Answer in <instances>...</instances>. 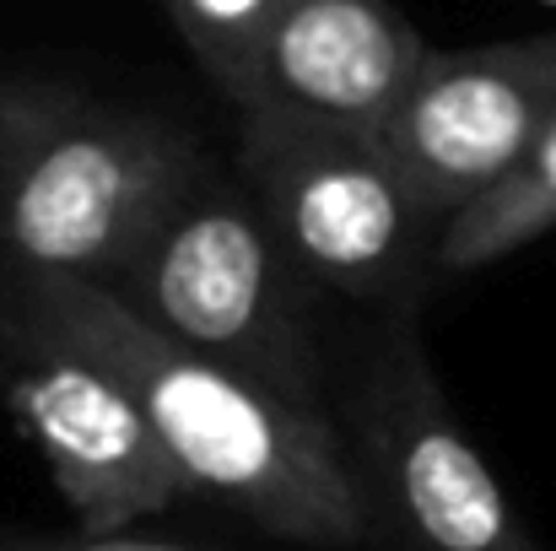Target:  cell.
Returning <instances> with one entry per match:
<instances>
[{
	"instance_id": "30bf717a",
	"label": "cell",
	"mask_w": 556,
	"mask_h": 551,
	"mask_svg": "<svg viewBox=\"0 0 556 551\" xmlns=\"http://www.w3.org/2000/svg\"><path fill=\"white\" fill-rule=\"evenodd\" d=\"M174 33L185 38L205 82L238 109H249L265 43L276 33V16L287 0H157Z\"/></svg>"
},
{
	"instance_id": "8992f818",
	"label": "cell",
	"mask_w": 556,
	"mask_h": 551,
	"mask_svg": "<svg viewBox=\"0 0 556 551\" xmlns=\"http://www.w3.org/2000/svg\"><path fill=\"white\" fill-rule=\"evenodd\" d=\"M0 405L38 449L76 536H130L194 498L136 389L87 347L5 314Z\"/></svg>"
},
{
	"instance_id": "9c48e42d",
	"label": "cell",
	"mask_w": 556,
	"mask_h": 551,
	"mask_svg": "<svg viewBox=\"0 0 556 551\" xmlns=\"http://www.w3.org/2000/svg\"><path fill=\"white\" fill-rule=\"evenodd\" d=\"M546 233H556V120L541 130V141L525 152V163L508 179L443 227L438 271L443 276L486 271V265L530 249Z\"/></svg>"
},
{
	"instance_id": "7a4b0ae2",
	"label": "cell",
	"mask_w": 556,
	"mask_h": 551,
	"mask_svg": "<svg viewBox=\"0 0 556 551\" xmlns=\"http://www.w3.org/2000/svg\"><path fill=\"white\" fill-rule=\"evenodd\" d=\"M205 152L179 125L65 82H0V260L114 287Z\"/></svg>"
},
{
	"instance_id": "6da1fadb",
	"label": "cell",
	"mask_w": 556,
	"mask_h": 551,
	"mask_svg": "<svg viewBox=\"0 0 556 551\" xmlns=\"http://www.w3.org/2000/svg\"><path fill=\"white\" fill-rule=\"evenodd\" d=\"M0 309L54 330L114 367L147 405L185 481L260 530L314 551H357L363 509L336 416H314L265 384L152 330L119 292L65 276H11Z\"/></svg>"
},
{
	"instance_id": "277c9868",
	"label": "cell",
	"mask_w": 556,
	"mask_h": 551,
	"mask_svg": "<svg viewBox=\"0 0 556 551\" xmlns=\"http://www.w3.org/2000/svg\"><path fill=\"white\" fill-rule=\"evenodd\" d=\"M330 416L368 551H546L448 405L416 309L372 314L346 336Z\"/></svg>"
},
{
	"instance_id": "3957f363",
	"label": "cell",
	"mask_w": 556,
	"mask_h": 551,
	"mask_svg": "<svg viewBox=\"0 0 556 551\" xmlns=\"http://www.w3.org/2000/svg\"><path fill=\"white\" fill-rule=\"evenodd\" d=\"M109 292L200 358L265 384L298 411L330 416L325 287L292 260L238 168L227 174L205 158Z\"/></svg>"
},
{
	"instance_id": "8fae6325",
	"label": "cell",
	"mask_w": 556,
	"mask_h": 551,
	"mask_svg": "<svg viewBox=\"0 0 556 551\" xmlns=\"http://www.w3.org/2000/svg\"><path fill=\"white\" fill-rule=\"evenodd\" d=\"M0 551H205L185 541H152V536H33V530H0Z\"/></svg>"
},
{
	"instance_id": "5b68a950",
	"label": "cell",
	"mask_w": 556,
	"mask_h": 551,
	"mask_svg": "<svg viewBox=\"0 0 556 551\" xmlns=\"http://www.w3.org/2000/svg\"><path fill=\"white\" fill-rule=\"evenodd\" d=\"M232 168L325 292L368 314H400L443 276L438 249L448 222L410 189L372 130L243 109Z\"/></svg>"
},
{
	"instance_id": "52a82bcc",
	"label": "cell",
	"mask_w": 556,
	"mask_h": 551,
	"mask_svg": "<svg viewBox=\"0 0 556 551\" xmlns=\"http://www.w3.org/2000/svg\"><path fill=\"white\" fill-rule=\"evenodd\" d=\"M552 120L556 27L470 49H432L378 141L410 189L443 222H454L525 163Z\"/></svg>"
},
{
	"instance_id": "ba28073f",
	"label": "cell",
	"mask_w": 556,
	"mask_h": 551,
	"mask_svg": "<svg viewBox=\"0 0 556 551\" xmlns=\"http://www.w3.org/2000/svg\"><path fill=\"white\" fill-rule=\"evenodd\" d=\"M427 54V38L394 0H287L249 109H287L378 136Z\"/></svg>"
},
{
	"instance_id": "7c38bea8",
	"label": "cell",
	"mask_w": 556,
	"mask_h": 551,
	"mask_svg": "<svg viewBox=\"0 0 556 551\" xmlns=\"http://www.w3.org/2000/svg\"><path fill=\"white\" fill-rule=\"evenodd\" d=\"M0 352H5V320H0Z\"/></svg>"
}]
</instances>
